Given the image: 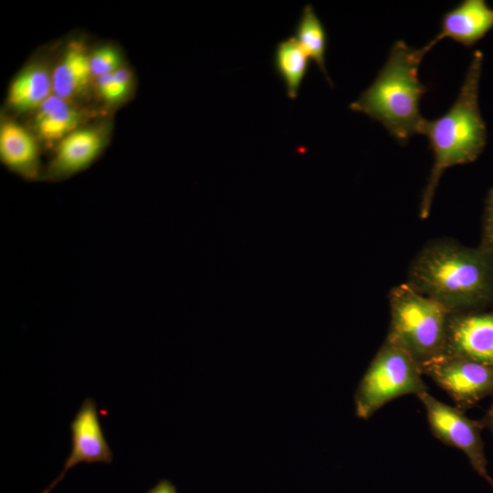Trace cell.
<instances>
[{
	"label": "cell",
	"instance_id": "1",
	"mask_svg": "<svg viewBox=\"0 0 493 493\" xmlns=\"http://www.w3.org/2000/svg\"><path fill=\"white\" fill-rule=\"evenodd\" d=\"M451 313L493 309V255L452 238L428 241L412 260L407 281Z\"/></svg>",
	"mask_w": 493,
	"mask_h": 493
},
{
	"label": "cell",
	"instance_id": "2",
	"mask_svg": "<svg viewBox=\"0 0 493 493\" xmlns=\"http://www.w3.org/2000/svg\"><path fill=\"white\" fill-rule=\"evenodd\" d=\"M483 53H473L456 100L441 117L424 120L420 134L425 135L434 153V163L423 191L419 215L428 216L443 173L455 165L476 161L487 143V129L478 104Z\"/></svg>",
	"mask_w": 493,
	"mask_h": 493
},
{
	"label": "cell",
	"instance_id": "11",
	"mask_svg": "<svg viewBox=\"0 0 493 493\" xmlns=\"http://www.w3.org/2000/svg\"><path fill=\"white\" fill-rule=\"evenodd\" d=\"M102 147V138L95 130H79L65 136L51 164L53 176H68L91 163Z\"/></svg>",
	"mask_w": 493,
	"mask_h": 493
},
{
	"label": "cell",
	"instance_id": "21",
	"mask_svg": "<svg viewBox=\"0 0 493 493\" xmlns=\"http://www.w3.org/2000/svg\"><path fill=\"white\" fill-rule=\"evenodd\" d=\"M147 493H178L173 484L167 480H160L154 487H152Z\"/></svg>",
	"mask_w": 493,
	"mask_h": 493
},
{
	"label": "cell",
	"instance_id": "20",
	"mask_svg": "<svg viewBox=\"0 0 493 493\" xmlns=\"http://www.w3.org/2000/svg\"><path fill=\"white\" fill-rule=\"evenodd\" d=\"M97 86L100 95L108 101L118 100L125 95L115 80L113 72L98 77Z\"/></svg>",
	"mask_w": 493,
	"mask_h": 493
},
{
	"label": "cell",
	"instance_id": "5",
	"mask_svg": "<svg viewBox=\"0 0 493 493\" xmlns=\"http://www.w3.org/2000/svg\"><path fill=\"white\" fill-rule=\"evenodd\" d=\"M423 376L418 364L406 352L385 340L357 386L356 415L367 420L396 398L426 392Z\"/></svg>",
	"mask_w": 493,
	"mask_h": 493
},
{
	"label": "cell",
	"instance_id": "12",
	"mask_svg": "<svg viewBox=\"0 0 493 493\" xmlns=\"http://www.w3.org/2000/svg\"><path fill=\"white\" fill-rule=\"evenodd\" d=\"M0 154L10 169L25 176H36L37 148L33 137L24 128L13 122L2 125Z\"/></svg>",
	"mask_w": 493,
	"mask_h": 493
},
{
	"label": "cell",
	"instance_id": "9",
	"mask_svg": "<svg viewBox=\"0 0 493 493\" xmlns=\"http://www.w3.org/2000/svg\"><path fill=\"white\" fill-rule=\"evenodd\" d=\"M445 353L493 367V309L451 313Z\"/></svg>",
	"mask_w": 493,
	"mask_h": 493
},
{
	"label": "cell",
	"instance_id": "6",
	"mask_svg": "<svg viewBox=\"0 0 493 493\" xmlns=\"http://www.w3.org/2000/svg\"><path fill=\"white\" fill-rule=\"evenodd\" d=\"M416 397L425 410L432 435L443 444L461 450L473 469L493 489V478L487 469L481 421L469 418L465 411L439 401L427 391Z\"/></svg>",
	"mask_w": 493,
	"mask_h": 493
},
{
	"label": "cell",
	"instance_id": "13",
	"mask_svg": "<svg viewBox=\"0 0 493 493\" xmlns=\"http://www.w3.org/2000/svg\"><path fill=\"white\" fill-rule=\"evenodd\" d=\"M52 76L41 66H31L12 82L8 100L17 110L25 111L40 105L51 96Z\"/></svg>",
	"mask_w": 493,
	"mask_h": 493
},
{
	"label": "cell",
	"instance_id": "17",
	"mask_svg": "<svg viewBox=\"0 0 493 493\" xmlns=\"http://www.w3.org/2000/svg\"><path fill=\"white\" fill-rule=\"evenodd\" d=\"M294 37L331 84L325 68V55L328 47L327 30L309 4L303 7L294 29Z\"/></svg>",
	"mask_w": 493,
	"mask_h": 493
},
{
	"label": "cell",
	"instance_id": "16",
	"mask_svg": "<svg viewBox=\"0 0 493 493\" xmlns=\"http://www.w3.org/2000/svg\"><path fill=\"white\" fill-rule=\"evenodd\" d=\"M79 120V113L68 100L52 94L38 108L35 127L42 138L52 141L70 133Z\"/></svg>",
	"mask_w": 493,
	"mask_h": 493
},
{
	"label": "cell",
	"instance_id": "22",
	"mask_svg": "<svg viewBox=\"0 0 493 493\" xmlns=\"http://www.w3.org/2000/svg\"><path fill=\"white\" fill-rule=\"evenodd\" d=\"M482 425L484 429H488L493 435V396H492V402L484 414V416L480 419Z\"/></svg>",
	"mask_w": 493,
	"mask_h": 493
},
{
	"label": "cell",
	"instance_id": "7",
	"mask_svg": "<svg viewBox=\"0 0 493 493\" xmlns=\"http://www.w3.org/2000/svg\"><path fill=\"white\" fill-rule=\"evenodd\" d=\"M420 370L463 411L493 396V367L445 353L423 364Z\"/></svg>",
	"mask_w": 493,
	"mask_h": 493
},
{
	"label": "cell",
	"instance_id": "4",
	"mask_svg": "<svg viewBox=\"0 0 493 493\" xmlns=\"http://www.w3.org/2000/svg\"><path fill=\"white\" fill-rule=\"evenodd\" d=\"M390 325L385 340L417 364L445 354L451 312L407 282L388 294Z\"/></svg>",
	"mask_w": 493,
	"mask_h": 493
},
{
	"label": "cell",
	"instance_id": "3",
	"mask_svg": "<svg viewBox=\"0 0 493 493\" xmlns=\"http://www.w3.org/2000/svg\"><path fill=\"white\" fill-rule=\"evenodd\" d=\"M435 45L430 40L414 48L403 40L396 41L375 79L349 108L382 123L399 143L420 134L425 119L419 105L427 88L419 80L418 71L425 55Z\"/></svg>",
	"mask_w": 493,
	"mask_h": 493
},
{
	"label": "cell",
	"instance_id": "14",
	"mask_svg": "<svg viewBox=\"0 0 493 493\" xmlns=\"http://www.w3.org/2000/svg\"><path fill=\"white\" fill-rule=\"evenodd\" d=\"M309 65V58L294 37L279 41L274 50L273 66L286 87L287 96L294 100Z\"/></svg>",
	"mask_w": 493,
	"mask_h": 493
},
{
	"label": "cell",
	"instance_id": "18",
	"mask_svg": "<svg viewBox=\"0 0 493 493\" xmlns=\"http://www.w3.org/2000/svg\"><path fill=\"white\" fill-rule=\"evenodd\" d=\"M120 63L119 53L113 47L98 48L89 56L90 72L97 78L116 71Z\"/></svg>",
	"mask_w": 493,
	"mask_h": 493
},
{
	"label": "cell",
	"instance_id": "19",
	"mask_svg": "<svg viewBox=\"0 0 493 493\" xmlns=\"http://www.w3.org/2000/svg\"><path fill=\"white\" fill-rule=\"evenodd\" d=\"M478 246L493 255V187L488 190L485 199Z\"/></svg>",
	"mask_w": 493,
	"mask_h": 493
},
{
	"label": "cell",
	"instance_id": "15",
	"mask_svg": "<svg viewBox=\"0 0 493 493\" xmlns=\"http://www.w3.org/2000/svg\"><path fill=\"white\" fill-rule=\"evenodd\" d=\"M90 76L89 56L78 46L70 47L52 74L53 92L68 100L87 86Z\"/></svg>",
	"mask_w": 493,
	"mask_h": 493
},
{
	"label": "cell",
	"instance_id": "10",
	"mask_svg": "<svg viewBox=\"0 0 493 493\" xmlns=\"http://www.w3.org/2000/svg\"><path fill=\"white\" fill-rule=\"evenodd\" d=\"M493 28V9L485 0H464L445 13L441 30L432 40L436 44L443 38L471 47Z\"/></svg>",
	"mask_w": 493,
	"mask_h": 493
},
{
	"label": "cell",
	"instance_id": "8",
	"mask_svg": "<svg viewBox=\"0 0 493 493\" xmlns=\"http://www.w3.org/2000/svg\"><path fill=\"white\" fill-rule=\"evenodd\" d=\"M71 450L61 472L41 493H49L66 473L80 463L112 462V451L105 438L96 402L86 398L70 423Z\"/></svg>",
	"mask_w": 493,
	"mask_h": 493
}]
</instances>
